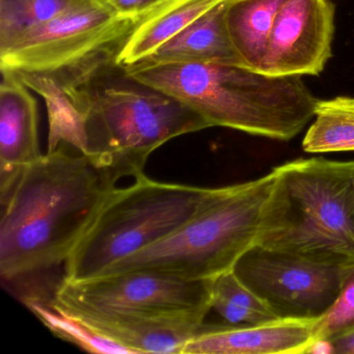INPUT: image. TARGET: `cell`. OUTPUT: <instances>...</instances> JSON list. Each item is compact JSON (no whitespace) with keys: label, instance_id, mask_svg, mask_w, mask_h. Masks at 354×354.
Here are the masks:
<instances>
[{"label":"cell","instance_id":"6da1fadb","mask_svg":"<svg viewBox=\"0 0 354 354\" xmlns=\"http://www.w3.org/2000/svg\"><path fill=\"white\" fill-rule=\"evenodd\" d=\"M68 144L42 155L0 192V275L11 281L65 264L115 188Z\"/></svg>","mask_w":354,"mask_h":354},{"label":"cell","instance_id":"7a4b0ae2","mask_svg":"<svg viewBox=\"0 0 354 354\" xmlns=\"http://www.w3.org/2000/svg\"><path fill=\"white\" fill-rule=\"evenodd\" d=\"M131 82L179 100L210 127L287 140L314 118L319 99L299 76H271L239 65L152 63L124 68Z\"/></svg>","mask_w":354,"mask_h":354},{"label":"cell","instance_id":"3957f363","mask_svg":"<svg viewBox=\"0 0 354 354\" xmlns=\"http://www.w3.org/2000/svg\"><path fill=\"white\" fill-rule=\"evenodd\" d=\"M273 171L256 244L324 264L354 265V161L313 157Z\"/></svg>","mask_w":354,"mask_h":354},{"label":"cell","instance_id":"277c9868","mask_svg":"<svg viewBox=\"0 0 354 354\" xmlns=\"http://www.w3.org/2000/svg\"><path fill=\"white\" fill-rule=\"evenodd\" d=\"M274 178L272 169L259 179L219 188L215 198L177 231L100 275L148 270L183 279H213L232 270L257 243Z\"/></svg>","mask_w":354,"mask_h":354},{"label":"cell","instance_id":"5b68a950","mask_svg":"<svg viewBox=\"0 0 354 354\" xmlns=\"http://www.w3.org/2000/svg\"><path fill=\"white\" fill-rule=\"evenodd\" d=\"M219 188L163 183L145 174L129 187H115L66 261L64 281L99 277L160 241L196 216Z\"/></svg>","mask_w":354,"mask_h":354},{"label":"cell","instance_id":"8992f818","mask_svg":"<svg viewBox=\"0 0 354 354\" xmlns=\"http://www.w3.org/2000/svg\"><path fill=\"white\" fill-rule=\"evenodd\" d=\"M92 90L82 153L115 181L144 175L150 155L184 134L210 128L174 97L136 82Z\"/></svg>","mask_w":354,"mask_h":354},{"label":"cell","instance_id":"52a82bcc","mask_svg":"<svg viewBox=\"0 0 354 354\" xmlns=\"http://www.w3.org/2000/svg\"><path fill=\"white\" fill-rule=\"evenodd\" d=\"M138 20L115 13L100 0H86L1 51L0 69L45 76L67 88H90L118 67L120 51Z\"/></svg>","mask_w":354,"mask_h":354},{"label":"cell","instance_id":"ba28073f","mask_svg":"<svg viewBox=\"0 0 354 354\" xmlns=\"http://www.w3.org/2000/svg\"><path fill=\"white\" fill-rule=\"evenodd\" d=\"M345 268L254 244L232 270L277 318L313 321L337 299Z\"/></svg>","mask_w":354,"mask_h":354},{"label":"cell","instance_id":"9c48e42d","mask_svg":"<svg viewBox=\"0 0 354 354\" xmlns=\"http://www.w3.org/2000/svg\"><path fill=\"white\" fill-rule=\"evenodd\" d=\"M213 279H183L154 271H126L80 281L63 279L53 298L63 306L103 312H187L211 308Z\"/></svg>","mask_w":354,"mask_h":354},{"label":"cell","instance_id":"30bf717a","mask_svg":"<svg viewBox=\"0 0 354 354\" xmlns=\"http://www.w3.org/2000/svg\"><path fill=\"white\" fill-rule=\"evenodd\" d=\"M335 15L331 0H287L275 19L260 72L318 76L331 57Z\"/></svg>","mask_w":354,"mask_h":354},{"label":"cell","instance_id":"8fae6325","mask_svg":"<svg viewBox=\"0 0 354 354\" xmlns=\"http://www.w3.org/2000/svg\"><path fill=\"white\" fill-rule=\"evenodd\" d=\"M55 304L99 335L124 346L132 354H181L211 312V308L177 313L103 312Z\"/></svg>","mask_w":354,"mask_h":354},{"label":"cell","instance_id":"7c38bea8","mask_svg":"<svg viewBox=\"0 0 354 354\" xmlns=\"http://www.w3.org/2000/svg\"><path fill=\"white\" fill-rule=\"evenodd\" d=\"M315 321L283 320L258 325H207L184 346L181 354L306 353Z\"/></svg>","mask_w":354,"mask_h":354},{"label":"cell","instance_id":"4fadbf2b","mask_svg":"<svg viewBox=\"0 0 354 354\" xmlns=\"http://www.w3.org/2000/svg\"><path fill=\"white\" fill-rule=\"evenodd\" d=\"M0 70V192H3L42 154L36 99L15 73Z\"/></svg>","mask_w":354,"mask_h":354},{"label":"cell","instance_id":"5bb4252c","mask_svg":"<svg viewBox=\"0 0 354 354\" xmlns=\"http://www.w3.org/2000/svg\"><path fill=\"white\" fill-rule=\"evenodd\" d=\"M227 3V0H223V3L201 16L157 49L146 61L244 66L227 32L225 24Z\"/></svg>","mask_w":354,"mask_h":354},{"label":"cell","instance_id":"9a60e30c","mask_svg":"<svg viewBox=\"0 0 354 354\" xmlns=\"http://www.w3.org/2000/svg\"><path fill=\"white\" fill-rule=\"evenodd\" d=\"M223 0H165L142 16L120 51L118 67L148 59L157 49L177 36Z\"/></svg>","mask_w":354,"mask_h":354},{"label":"cell","instance_id":"2e32d148","mask_svg":"<svg viewBox=\"0 0 354 354\" xmlns=\"http://www.w3.org/2000/svg\"><path fill=\"white\" fill-rule=\"evenodd\" d=\"M16 75L30 90L42 96L46 103L48 151L59 144H68L82 152L86 144V122L92 106L91 88H67L51 78L35 74Z\"/></svg>","mask_w":354,"mask_h":354},{"label":"cell","instance_id":"e0dca14e","mask_svg":"<svg viewBox=\"0 0 354 354\" xmlns=\"http://www.w3.org/2000/svg\"><path fill=\"white\" fill-rule=\"evenodd\" d=\"M286 1L227 0V32L245 67L260 72L275 19Z\"/></svg>","mask_w":354,"mask_h":354},{"label":"cell","instance_id":"ac0fdd59","mask_svg":"<svg viewBox=\"0 0 354 354\" xmlns=\"http://www.w3.org/2000/svg\"><path fill=\"white\" fill-rule=\"evenodd\" d=\"M314 118L302 140L304 152H354L353 97L318 100Z\"/></svg>","mask_w":354,"mask_h":354},{"label":"cell","instance_id":"d6986e66","mask_svg":"<svg viewBox=\"0 0 354 354\" xmlns=\"http://www.w3.org/2000/svg\"><path fill=\"white\" fill-rule=\"evenodd\" d=\"M211 310L230 325L264 324L279 319L233 270L213 279Z\"/></svg>","mask_w":354,"mask_h":354},{"label":"cell","instance_id":"ffe728a7","mask_svg":"<svg viewBox=\"0 0 354 354\" xmlns=\"http://www.w3.org/2000/svg\"><path fill=\"white\" fill-rule=\"evenodd\" d=\"M24 304L32 314L59 339L93 353L132 354L127 348L88 328L73 315L59 308L53 299L46 301L41 296L30 295Z\"/></svg>","mask_w":354,"mask_h":354},{"label":"cell","instance_id":"44dd1931","mask_svg":"<svg viewBox=\"0 0 354 354\" xmlns=\"http://www.w3.org/2000/svg\"><path fill=\"white\" fill-rule=\"evenodd\" d=\"M86 0H0V53Z\"/></svg>","mask_w":354,"mask_h":354},{"label":"cell","instance_id":"7402d4cb","mask_svg":"<svg viewBox=\"0 0 354 354\" xmlns=\"http://www.w3.org/2000/svg\"><path fill=\"white\" fill-rule=\"evenodd\" d=\"M351 333H354V265L346 266L337 299L315 321L313 342L330 343Z\"/></svg>","mask_w":354,"mask_h":354},{"label":"cell","instance_id":"603a6c76","mask_svg":"<svg viewBox=\"0 0 354 354\" xmlns=\"http://www.w3.org/2000/svg\"><path fill=\"white\" fill-rule=\"evenodd\" d=\"M115 13L140 19L165 0H100Z\"/></svg>","mask_w":354,"mask_h":354},{"label":"cell","instance_id":"cb8c5ba5","mask_svg":"<svg viewBox=\"0 0 354 354\" xmlns=\"http://www.w3.org/2000/svg\"><path fill=\"white\" fill-rule=\"evenodd\" d=\"M331 354H354V333L330 342Z\"/></svg>","mask_w":354,"mask_h":354},{"label":"cell","instance_id":"d4e9b609","mask_svg":"<svg viewBox=\"0 0 354 354\" xmlns=\"http://www.w3.org/2000/svg\"><path fill=\"white\" fill-rule=\"evenodd\" d=\"M353 192H354V177H353Z\"/></svg>","mask_w":354,"mask_h":354}]
</instances>
